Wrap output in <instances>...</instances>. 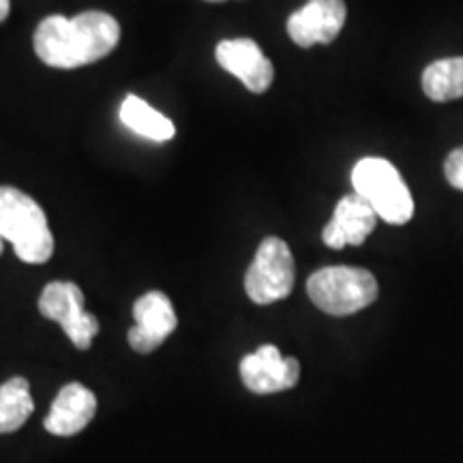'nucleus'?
Returning a JSON list of instances; mask_svg holds the SVG:
<instances>
[{
	"label": "nucleus",
	"mask_w": 463,
	"mask_h": 463,
	"mask_svg": "<svg viewBox=\"0 0 463 463\" xmlns=\"http://www.w3.org/2000/svg\"><path fill=\"white\" fill-rule=\"evenodd\" d=\"M120 42V24L106 11L75 17L50 15L33 37L39 61L54 69H78L112 54Z\"/></svg>",
	"instance_id": "1"
},
{
	"label": "nucleus",
	"mask_w": 463,
	"mask_h": 463,
	"mask_svg": "<svg viewBox=\"0 0 463 463\" xmlns=\"http://www.w3.org/2000/svg\"><path fill=\"white\" fill-rule=\"evenodd\" d=\"M9 11H11V3H9V0H0V22L7 20Z\"/></svg>",
	"instance_id": "17"
},
{
	"label": "nucleus",
	"mask_w": 463,
	"mask_h": 463,
	"mask_svg": "<svg viewBox=\"0 0 463 463\" xmlns=\"http://www.w3.org/2000/svg\"><path fill=\"white\" fill-rule=\"evenodd\" d=\"M120 120L127 129L153 142H167L176 136L172 120L136 95H127L120 103Z\"/></svg>",
	"instance_id": "13"
},
{
	"label": "nucleus",
	"mask_w": 463,
	"mask_h": 463,
	"mask_svg": "<svg viewBox=\"0 0 463 463\" xmlns=\"http://www.w3.org/2000/svg\"><path fill=\"white\" fill-rule=\"evenodd\" d=\"M34 410L26 378H11L0 384V433H14L31 419Z\"/></svg>",
	"instance_id": "15"
},
{
	"label": "nucleus",
	"mask_w": 463,
	"mask_h": 463,
	"mask_svg": "<svg viewBox=\"0 0 463 463\" xmlns=\"http://www.w3.org/2000/svg\"><path fill=\"white\" fill-rule=\"evenodd\" d=\"M444 176L450 183V187L463 191V146L453 150L444 164Z\"/></svg>",
	"instance_id": "16"
},
{
	"label": "nucleus",
	"mask_w": 463,
	"mask_h": 463,
	"mask_svg": "<svg viewBox=\"0 0 463 463\" xmlns=\"http://www.w3.org/2000/svg\"><path fill=\"white\" fill-rule=\"evenodd\" d=\"M95 412L97 397L92 395V391L80 382H71L58 391L43 425L52 436L69 438L86 430Z\"/></svg>",
	"instance_id": "12"
},
{
	"label": "nucleus",
	"mask_w": 463,
	"mask_h": 463,
	"mask_svg": "<svg viewBox=\"0 0 463 463\" xmlns=\"http://www.w3.org/2000/svg\"><path fill=\"white\" fill-rule=\"evenodd\" d=\"M297 266L286 241L269 236L260 242L256 258L245 275V292L256 305H273L294 289Z\"/></svg>",
	"instance_id": "5"
},
{
	"label": "nucleus",
	"mask_w": 463,
	"mask_h": 463,
	"mask_svg": "<svg viewBox=\"0 0 463 463\" xmlns=\"http://www.w3.org/2000/svg\"><path fill=\"white\" fill-rule=\"evenodd\" d=\"M215 58L225 71L239 78L247 90L256 95H262L273 84V62L264 56L262 48L253 39H223L217 43Z\"/></svg>",
	"instance_id": "10"
},
{
	"label": "nucleus",
	"mask_w": 463,
	"mask_h": 463,
	"mask_svg": "<svg viewBox=\"0 0 463 463\" xmlns=\"http://www.w3.org/2000/svg\"><path fill=\"white\" fill-rule=\"evenodd\" d=\"M345 15L344 0H309L305 7L289 15L288 34L298 48L328 45L339 37Z\"/></svg>",
	"instance_id": "8"
},
{
	"label": "nucleus",
	"mask_w": 463,
	"mask_h": 463,
	"mask_svg": "<svg viewBox=\"0 0 463 463\" xmlns=\"http://www.w3.org/2000/svg\"><path fill=\"white\" fill-rule=\"evenodd\" d=\"M242 384L256 395L289 391L298 384L300 364L297 358L281 356L279 347L266 344L241 361Z\"/></svg>",
	"instance_id": "7"
},
{
	"label": "nucleus",
	"mask_w": 463,
	"mask_h": 463,
	"mask_svg": "<svg viewBox=\"0 0 463 463\" xmlns=\"http://www.w3.org/2000/svg\"><path fill=\"white\" fill-rule=\"evenodd\" d=\"M39 311L48 320L61 324L78 350H89L99 333V320L84 309V294L71 281H52L39 297Z\"/></svg>",
	"instance_id": "6"
},
{
	"label": "nucleus",
	"mask_w": 463,
	"mask_h": 463,
	"mask_svg": "<svg viewBox=\"0 0 463 463\" xmlns=\"http://www.w3.org/2000/svg\"><path fill=\"white\" fill-rule=\"evenodd\" d=\"M375 223H378V213L354 191L335 206L333 219L322 232V241L331 249H344L345 245L358 247L375 230Z\"/></svg>",
	"instance_id": "11"
},
{
	"label": "nucleus",
	"mask_w": 463,
	"mask_h": 463,
	"mask_svg": "<svg viewBox=\"0 0 463 463\" xmlns=\"http://www.w3.org/2000/svg\"><path fill=\"white\" fill-rule=\"evenodd\" d=\"M133 317H136V326H131L127 339L140 354L157 350L178 326L172 300L164 292H146L137 298L133 305Z\"/></svg>",
	"instance_id": "9"
},
{
	"label": "nucleus",
	"mask_w": 463,
	"mask_h": 463,
	"mask_svg": "<svg viewBox=\"0 0 463 463\" xmlns=\"http://www.w3.org/2000/svg\"><path fill=\"white\" fill-rule=\"evenodd\" d=\"M422 90L431 101H453L463 97V56L442 58L422 71Z\"/></svg>",
	"instance_id": "14"
},
{
	"label": "nucleus",
	"mask_w": 463,
	"mask_h": 463,
	"mask_svg": "<svg viewBox=\"0 0 463 463\" xmlns=\"http://www.w3.org/2000/svg\"><path fill=\"white\" fill-rule=\"evenodd\" d=\"M307 294L317 309L328 316H352L378 298V281L364 269L328 266L316 270L307 281Z\"/></svg>",
	"instance_id": "3"
},
{
	"label": "nucleus",
	"mask_w": 463,
	"mask_h": 463,
	"mask_svg": "<svg viewBox=\"0 0 463 463\" xmlns=\"http://www.w3.org/2000/svg\"><path fill=\"white\" fill-rule=\"evenodd\" d=\"M206 3H225V0H206Z\"/></svg>",
	"instance_id": "19"
},
{
	"label": "nucleus",
	"mask_w": 463,
	"mask_h": 463,
	"mask_svg": "<svg viewBox=\"0 0 463 463\" xmlns=\"http://www.w3.org/2000/svg\"><path fill=\"white\" fill-rule=\"evenodd\" d=\"M3 249H5V241L0 239V253H3Z\"/></svg>",
	"instance_id": "18"
},
{
	"label": "nucleus",
	"mask_w": 463,
	"mask_h": 463,
	"mask_svg": "<svg viewBox=\"0 0 463 463\" xmlns=\"http://www.w3.org/2000/svg\"><path fill=\"white\" fill-rule=\"evenodd\" d=\"M352 184L386 223L403 225L414 217V200L402 174L391 161L364 157L352 170Z\"/></svg>",
	"instance_id": "4"
},
{
	"label": "nucleus",
	"mask_w": 463,
	"mask_h": 463,
	"mask_svg": "<svg viewBox=\"0 0 463 463\" xmlns=\"http://www.w3.org/2000/svg\"><path fill=\"white\" fill-rule=\"evenodd\" d=\"M0 239L11 242L26 264H45L54 253V236L43 208L15 187H0Z\"/></svg>",
	"instance_id": "2"
}]
</instances>
